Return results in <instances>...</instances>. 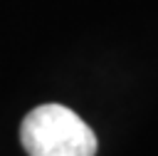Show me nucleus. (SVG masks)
<instances>
[{"instance_id": "nucleus-1", "label": "nucleus", "mask_w": 158, "mask_h": 156, "mask_svg": "<svg viewBox=\"0 0 158 156\" xmlns=\"http://www.w3.org/2000/svg\"><path fill=\"white\" fill-rule=\"evenodd\" d=\"M27 156H94L96 136L89 124L62 104H42L20 124Z\"/></svg>"}]
</instances>
